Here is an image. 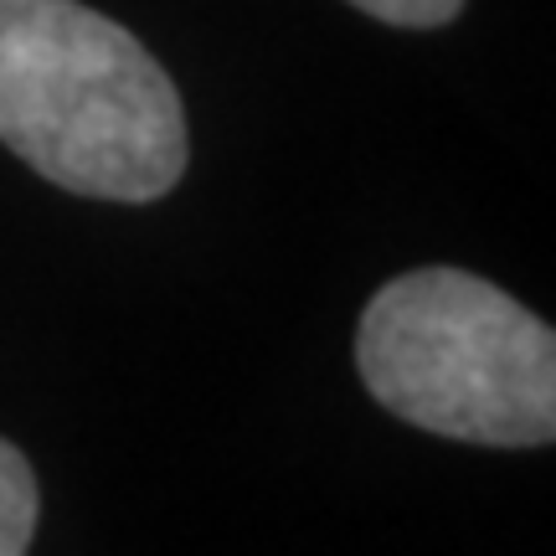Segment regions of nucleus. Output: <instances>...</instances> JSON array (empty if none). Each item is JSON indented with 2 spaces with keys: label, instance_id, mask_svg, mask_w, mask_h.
<instances>
[{
  "label": "nucleus",
  "instance_id": "obj_1",
  "mask_svg": "<svg viewBox=\"0 0 556 556\" xmlns=\"http://www.w3.org/2000/svg\"><path fill=\"white\" fill-rule=\"evenodd\" d=\"M0 144L99 201L165 197L191 150L165 67L78 0H0Z\"/></svg>",
  "mask_w": 556,
  "mask_h": 556
},
{
  "label": "nucleus",
  "instance_id": "obj_2",
  "mask_svg": "<svg viewBox=\"0 0 556 556\" xmlns=\"http://www.w3.org/2000/svg\"><path fill=\"white\" fill-rule=\"evenodd\" d=\"M366 392L438 438L541 448L556 438V336L526 304L464 274L413 268L361 315Z\"/></svg>",
  "mask_w": 556,
  "mask_h": 556
},
{
  "label": "nucleus",
  "instance_id": "obj_3",
  "mask_svg": "<svg viewBox=\"0 0 556 556\" xmlns=\"http://www.w3.org/2000/svg\"><path fill=\"white\" fill-rule=\"evenodd\" d=\"M37 531V475L16 443L0 438V556H26Z\"/></svg>",
  "mask_w": 556,
  "mask_h": 556
},
{
  "label": "nucleus",
  "instance_id": "obj_4",
  "mask_svg": "<svg viewBox=\"0 0 556 556\" xmlns=\"http://www.w3.org/2000/svg\"><path fill=\"white\" fill-rule=\"evenodd\" d=\"M351 5L387 26H443L464 11V0H351Z\"/></svg>",
  "mask_w": 556,
  "mask_h": 556
}]
</instances>
